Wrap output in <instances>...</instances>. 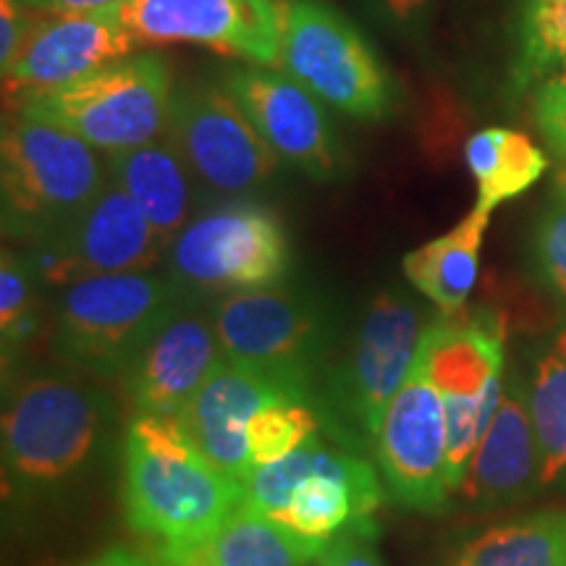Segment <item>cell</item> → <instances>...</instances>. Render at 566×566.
Returning <instances> with one entry per match:
<instances>
[{
    "mask_svg": "<svg viewBox=\"0 0 566 566\" xmlns=\"http://www.w3.org/2000/svg\"><path fill=\"white\" fill-rule=\"evenodd\" d=\"M126 525L168 562L200 546L244 504V485L205 454L179 417L132 415L122 436Z\"/></svg>",
    "mask_w": 566,
    "mask_h": 566,
    "instance_id": "cell-1",
    "label": "cell"
},
{
    "mask_svg": "<svg viewBox=\"0 0 566 566\" xmlns=\"http://www.w3.org/2000/svg\"><path fill=\"white\" fill-rule=\"evenodd\" d=\"M116 436L111 396L74 373H40L13 388L3 407V493L42 504L82 485Z\"/></svg>",
    "mask_w": 566,
    "mask_h": 566,
    "instance_id": "cell-2",
    "label": "cell"
},
{
    "mask_svg": "<svg viewBox=\"0 0 566 566\" xmlns=\"http://www.w3.org/2000/svg\"><path fill=\"white\" fill-rule=\"evenodd\" d=\"M420 307L401 289H384L367 304L352 342L325 365L313 405L323 430L349 451L375 446L380 420L420 357Z\"/></svg>",
    "mask_w": 566,
    "mask_h": 566,
    "instance_id": "cell-3",
    "label": "cell"
},
{
    "mask_svg": "<svg viewBox=\"0 0 566 566\" xmlns=\"http://www.w3.org/2000/svg\"><path fill=\"white\" fill-rule=\"evenodd\" d=\"M108 184V166L74 132L19 116L0 145L3 233L34 247L51 242Z\"/></svg>",
    "mask_w": 566,
    "mask_h": 566,
    "instance_id": "cell-4",
    "label": "cell"
},
{
    "mask_svg": "<svg viewBox=\"0 0 566 566\" xmlns=\"http://www.w3.org/2000/svg\"><path fill=\"white\" fill-rule=\"evenodd\" d=\"M187 289L150 273L92 275L63 286L53 310V352L90 378H124L181 307Z\"/></svg>",
    "mask_w": 566,
    "mask_h": 566,
    "instance_id": "cell-5",
    "label": "cell"
},
{
    "mask_svg": "<svg viewBox=\"0 0 566 566\" xmlns=\"http://www.w3.org/2000/svg\"><path fill=\"white\" fill-rule=\"evenodd\" d=\"M384 495V478L367 459L321 436L244 480L247 504L317 556L354 522L373 520Z\"/></svg>",
    "mask_w": 566,
    "mask_h": 566,
    "instance_id": "cell-6",
    "label": "cell"
},
{
    "mask_svg": "<svg viewBox=\"0 0 566 566\" xmlns=\"http://www.w3.org/2000/svg\"><path fill=\"white\" fill-rule=\"evenodd\" d=\"M171 69L158 53L126 55L63 87L21 101V116L59 124L105 155L166 137Z\"/></svg>",
    "mask_w": 566,
    "mask_h": 566,
    "instance_id": "cell-7",
    "label": "cell"
},
{
    "mask_svg": "<svg viewBox=\"0 0 566 566\" xmlns=\"http://www.w3.org/2000/svg\"><path fill=\"white\" fill-rule=\"evenodd\" d=\"M210 317L226 359L313 399L334 338L321 300L279 283L226 294L212 304Z\"/></svg>",
    "mask_w": 566,
    "mask_h": 566,
    "instance_id": "cell-8",
    "label": "cell"
},
{
    "mask_svg": "<svg viewBox=\"0 0 566 566\" xmlns=\"http://www.w3.org/2000/svg\"><path fill=\"white\" fill-rule=\"evenodd\" d=\"M504 321L485 310L443 315V321L428 323L422 334L417 359L443 401L454 495L504 394Z\"/></svg>",
    "mask_w": 566,
    "mask_h": 566,
    "instance_id": "cell-9",
    "label": "cell"
},
{
    "mask_svg": "<svg viewBox=\"0 0 566 566\" xmlns=\"http://www.w3.org/2000/svg\"><path fill=\"white\" fill-rule=\"evenodd\" d=\"M275 69L359 122H380L396 105L391 76L367 40L352 21L317 0L283 3Z\"/></svg>",
    "mask_w": 566,
    "mask_h": 566,
    "instance_id": "cell-10",
    "label": "cell"
},
{
    "mask_svg": "<svg viewBox=\"0 0 566 566\" xmlns=\"http://www.w3.org/2000/svg\"><path fill=\"white\" fill-rule=\"evenodd\" d=\"M168 263L187 292H252L286 281L292 247L271 208L233 200L184 226L168 247Z\"/></svg>",
    "mask_w": 566,
    "mask_h": 566,
    "instance_id": "cell-11",
    "label": "cell"
},
{
    "mask_svg": "<svg viewBox=\"0 0 566 566\" xmlns=\"http://www.w3.org/2000/svg\"><path fill=\"white\" fill-rule=\"evenodd\" d=\"M166 139L212 195L258 192L281 166L231 92L216 84L192 82L174 90Z\"/></svg>",
    "mask_w": 566,
    "mask_h": 566,
    "instance_id": "cell-12",
    "label": "cell"
},
{
    "mask_svg": "<svg viewBox=\"0 0 566 566\" xmlns=\"http://www.w3.org/2000/svg\"><path fill=\"white\" fill-rule=\"evenodd\" d=\"M386 495L409 512L436 514L449 506V428L443 401L417 359L388 405L373 446Z\"/></svg>",
    "mask_w": 566,
    "mask_h": 566,
    "instance_id": "cell-13",
    "label": "cell"
},
{
    "mask_svg": "<svg viewBox=\"0 0 566 566\" xmlns=\"http://www.w3.org/2000/svg\"><path fill=\"white\" fill-rule=\"evenodd\" d=\"M108 11L137 45L189 42L279 66L283 6L275 0H124Z\"/></svg>",
    "mask_w": 566,
    "mask_h": 566,
    "instance_id": "cell-14",
    "label": "cell"
},
{
    "mask_svg": "<svg viewBox=\"0 0 566 566\" xmlns=\"http://www.w3.org/2000/svg\"><path fill=\"white\" fill-rule=\"evenodd\" d=\"M166 252L160 233L111 176L103 192L59 237L30 250L42 281L63 286L92 275L150 273Z\"/></svg>",
    "mask_w": 566,
    "mask_h": 566,
    "instance_id": "cell-15",
    "label": "cell"
},
{
    "mask_svg": "<svg viewBox=\"0 0 566 566\" xmlns=\"http://www.w3.org/2000/svg\"><path fill=\"white\" fill-rule=\"evenodd\" d=\"M223 87L254 124L271 150L313 181H338L349 171L342 139L310 90L273 66H239Z\"/></svg>",
    "mask_w": 566,
    "mask_h": 566,
    "instance_id": "cell-16",
    "label": "cell"
},
{
    "mask_svg": "<svg viewBox=\"0 0 566 566\" xmlns=\"http://www.w3.org/2000/svg\"><path fill=\"white\" fill-rule=\"evenodd\" d=\"M223 359L212 317L184 302L124 373L126 405L137 415L179 417Z\"/></svg>",
    "mask_w": 566,
    "mask_h": 566,
    "instance_id": "cell-17",
    "label": "cell"
},
{
    "mask_svg": "<svg viewBox=\"0 0 566 566\" xmlns=\"http://www.w3.org/2000/svg\"><path fill=\"white\" fill-rule=\"evenodd\" d=\"M137 42L113 13H42L24 48L9 69H3L6 90L45 92L63 87L92 71L122 61Z\"/></svg>",
    "mask_w": 566,
    "mask_h": 566,
    "instance_id": "cell-18",
    "label": "cell"
},
{
    "mask_svg": "<svg viewBox=\"0 0 566 566\" xmlns=\"http://www.w3.org/2000/svg\"><path fill=\"white\" fill-rule=\"evenodd\" d=\"M541 488V449L530 417L527 378L512 370L457 495L475 509H493L525 501Z\"/></svg>",
    "mask_w": 566,
    "mask_h": 566,
    "instance_id": "cell-19",
    "label": "cell"
},
{
    "mask_svg": "<svg viewBox=\"0 0 566 566\" xmlns=\"http://www.w3.org/2000/svg\"><path fill=\"white\" fill-rule=\"evenodd\" d=\"M281 396L304 394L279 384L271 375L254 370L250 365L223 359L179 415V422L212 462L244 485L247 475L252 472L247 428L260 409Z\"/></svg>",
    "mask_w": 566,
    "mask_h": 566,
    "instance_id": "cell-20",
    "label": "cell"
},
{
    "mask_svg": "<svg viewBox=\"0 0 566 566\" xmlns=\"http://www.w3.org/2000/svg\"><path fill=\"white\" fill-rule=\"evenodd\" d=\"M111 181H116L145 212L153 229L171 247L192 216V179L168 139H155L124 153L105 155Z\"/></svg>",
    "mask_w": 566,
    "mask_h": 566,
    "instance_id": "cell-21",
    "label": "cell"
},
{
    "mask_svg": "<svg viewBox=\"0 0 566 566\" xmlns=\"http://www.w3.org/2000/svg\"><path fill=\"white\" fill-rule=\"evenodd\" d=\"M488 221L491 212L475 205L454 229L405 254L407 281L443 315L462 313L475 289Z\"/></svg>",
    "mask_w": 566,
    "mask_h": 566,
    "instance_id": "cell-22",
    "label": "cell"
},
{
    "mask_svg": "<svg viewBox=\"0 0 566 566\" xmlns=\"http://www.w3.org/2000/svg\"><path fill=\"white\" fill-rule=\"evenodd\" d=\"M155 558V556H153ZM158 562V558H155ZM317 554L302 546L286 530L254 512L239 506L221 527L187 554L158 562L160 566H315Z\"/></svg>",
    "mask_w": 566,
    "mask_h": 566,
    "instance_id": "cell-23",
    "label": "cell"
},
{
    "mask_svg": "<svg viewBox=\"0 0 566 566\" xmlns=\"http://www.w3.org/2000/svg\"><path fill=\"white\" fill-rule=\"evenodd\" d=\"M451 566H566V509L485 527L457 548Z\"/></svg>",
    "mask_w": 566,
    "mask_h": 566,
    "instance_id": "cell-24",
    "label": "cell"
},
{
    "mask_svg": "<svg viewBox=\"0 0 566 566\" xmlns=\"http://www.w3.org/2000/svg\"><path fill=\"white\" fill-rule=\"evenodd\" d=\"M464 160L478 184V208L493 212L525 195L546 174L548 158L527 134L488 126L467 139Z\"/></svg>",
    "mask_w": 566,
    "mask_h": 566,
    "instance_id": "cell-25",
    "label": "cell"
},
{
    "mask_svg": "<svg viewBox=\"0 0 566 566\" xmlns=\"http://www.w3.org/2000/svg\"><path fill=\"white\" fill-rule=\"evenodd\" d=\"M543 488L566 483V331L537 346L527 378Z\"/></svg>",
    "mask_w": 566,
    "mask_h": 566,
    "instance_id": "cell-26",
    "label": "cell"
},
{
    "mask_svg": "<svg viewBox=\"0 0 566 566\" xmlns=\"http://www.w3.org/2000/svg\"><path fill=\"white\" fill-rule=\"evenodd\" d=\"M42 283L40 268L32 254L3 250L0 260V346H3V370L17 363L21 349L32 342L40 325L38 289Z\"/></svg>",
    "mask_w": 566,
    "mask_h": 566,
    "instance_id": "cell-27",
    "label": "cell"
},
{
    "mask_svg": "<svg viewBox=\"0 0 566 566\" xmlns=\"http://www.w3.org/2000/svg\"><path fill=\"white\" fill-rule=\"evenodd\" d=\"M321 433L323 420L313 401L304 396H281L260 409L247 428L252 470L279 462Z\"/></svg>",
    "mask_w": 566,
    "mask_h": 566,
    "instance_id": "cell-28",
    "label": "cell"
},
{
    "mask_svg": "<svg viewBox=\"0 0 566 566\" xmlns=\"http://www.w3.org/2000/svg\"><path fill=\"white\" fill-rule=\"evenodd\" d=\"M520 76H566V0H525L520 21Z\"/></svg>",
    "mask_w": 566,
    "mask_h": 566,
    "instance_id": "cell-29",
    "label": "cell"
},
{
    "mask_svg": "<svg viewBox=\"0 0 566 566\" xmlns=\"http://www.w3.org/2000/svg\"><path fill=\"white\" fill-rule=\"evenodd\" d=\"M533 263L541 286L554 296L566 315V192L558 189L556 200L548 205L537 221L533 237Z\"/></svg>",
    "mask_w": 566,
    "mask_h": 566,
    "instance_id": "cell-30",
    "label": "cell"
},
{
    "mask_svg": "<svg viewBox=\"0 0 566 566\" xmlns=\"http://www.w3.org/2000/svg\"><path fill=\"white\" fill-rule=\"evenodd\" d=\"M535 122L558 158V189L566 192V76L543 82L535 92Z\"/></svg>",
    "mask_w": 566,
    "mask_h": 566,
    "instance_id": "cell-31",
    "label": "cell"
},
{
    "mask_svg": "<svg viewBox=\"0 0 566 566\" xmlns=\"http://www.w3.org/2000/svg\"><path fill=\"white\" fill-rule=\"evenodd\" d=\"M380 30L399 40H417L428 30L436 0H359Z\"/></svg>",
    "mask_w": 566,
    "mask_h": 566,
    "instance_id": "cell-32",
    "label": "cell"
},
{
    "mask_svg": "<svg viewBox=\"0 0 566 566\" xmlns=\"http://www.w3.org/2000/svg\"><path fill=\"white\" fill-rule=\"evenodd\" d=\"M315 566H384V558L375 546L373 520L354 522L352 527L338 533L317 556Z\"/></svg>",
    "mask_w": 566,
    "mask_h": 566,
    "instance_id": "cell-33",
    "label": "cell"
},
{
    "mask_svg": "<svg viewBox=\"0 0 566 566\" xmlns=\"http://www.w3.org/2000/svg\"><path fill=\"white\" fill-rule=\"evenodd\" d=\"M42 13L45 11L30 9L24 0H0V69L11 66Z\"/></svg>",
    "mask_w": 566,
    "mask_h": 566,
    "instance_id": "cell-34",
    "label": "cell"
},
{
    "mask_svg": "<svg viewBox=\"0 0 566 566\" xmlns=\"http://www.w3.org/2000/svg\"><path fill=\"white\" fill-rule=\"evenodd\" d=\"M24 3L45 13H92L122 6L124 0H24Z\"/></svg>",
    "mask_w": 566,
    "mask_h": 566,
    "instance_id": "cell-35",
    "label": "cell"
},
{
    "mask_svg": "<svg viewBox=\"0 0 566 566\" xmlns=\"http://www.w3.org/2000/svg\"><path fill=\"white\" fill-rule=\"evenodd\" d=\"M74 566H160V564L155 562L153 554L145 556L126 546H111L101 551V554L87 558V562H80Z\"/></svg>",
    "mask_w": 566,
    "mask_h": 566,
    "instance_id": "cell-36",
    "label": "cell"
}]
</instances>
